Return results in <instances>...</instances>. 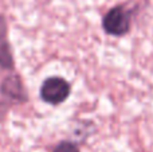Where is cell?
<instances>
[{
	"label": "cell",
	"instance_id": "3957f363",
	"mask_svg": "<svg viewBox=\"0 0 153 152\" xmlns=\"http://www.w3.org/2000/svg\"><path fill=\"white\" fill-rule=\"evenodd\" d=\"M0 90H1L3 96H5L7 98L12 100V101L23 102L27 100V93L18 75H8L1 82Z\"/></svg>",
	"mask_w": 153,
	"mask_h": 152
},
{
	"label": "cell",
	"instance_id": "52a82bcc",
	"mask_svg": "<svg viewBox=\"0 0 153 152\" xmlns=\"http://www.w3.org/2000/svg\"><path fill=\"white\" fill-rule=\"evenodd\" d=\"M5 112H7V105L4 102H0V118L5 115Z\"/></svg>",
	"mask_w": 153,
	"mask_h": 152
},
{
	"label": "cell",
	"instance_id": "277c9868",
	"mask_svg": "<svg viewBox=\"0 0 153 152\" xmlns=\"http://www.w3.org/2000/svg\"><path fill=\"white\" fill-rule=\"evenodd\" d=\"M0 65L4 69H12L13 67V61L10 51V46H8V43L5 40L0 42Z\"/></svg>",
	"mask_w": 153,
	"mask_h": 152
},
{
	"label": "cell",
	"instance_id": "7a4b0ae2",
	"mask_svg": "<svg viewBox=\"0 0 153 152\" xmlns=\"http://www.w3.org/2000/svg\"><path fill=\"white\" fill-rule=\"evenodd\" d=\"M71 86L66 80L61 77H50L42 83L40 97L47 104L58 105L69 98Z\"/></svg>",
	"mask_w": 153,
	"mask_h": 152
},
{
	"label": "cell",
	"instance_id": "5b68a950",
	"mask_svg": "<svg viewBox=\"0 0 153 152\" xmlns=\"http://www.w3.org/2000/svg\"><path fill=\"white\" fill-rule=\"evenodd\" d=\"M53 152H79L78 147L71 142H62L54 148Z\"/></svg>",
	"mask_w": 153,
	"mask_h": 152
},
{
	"label": "cell",
	"instance_id": "6da1fadb",
	"mask_svg": "<svg viewBox=\"0 0 153 152\" xmlns=\"http://www.w3.org/2000/svg\"><path fill=\"white\" fill-rule=\"evenodd\" d=\"M130 18H132V11L125 10L122 5H117L103 16V30L109 35L122 37L130 30Z\"/></svg>",
	"mask_w": 153,
	"mask_h": 152
},
{
	"label": "cell",
	"instance_id": "8992f818",
	"mask_svg": "<svg viewBox=\"0 0 153 152\" xmlns=\"http://www.w3.org/2000/svg\"><path fill=\"white\" fill-rule=\"evenodd\" d=\"M5 32H7V24H5V19L0 16V42L5 40Z\"/></svg>",
	"mask_w": 153,
	"mask_h": 152
}]
</instances>
